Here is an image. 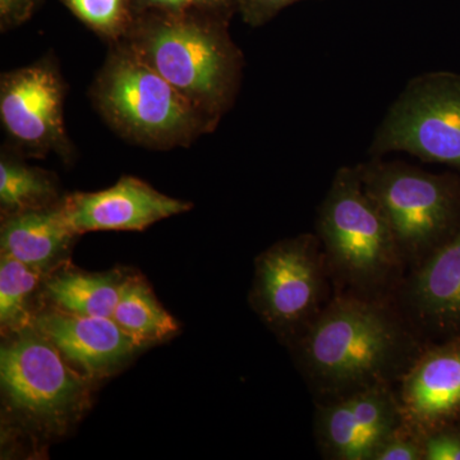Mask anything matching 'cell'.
<instances>
[{
    "mask_svg": "<svg viewBox=\"0 0 460 460\" xmlns=\"http://www.w3.org/2000/svg\"><path fill=\"white\" fill-rule=\"evenodd\" d=\"M407 335L384 308L337 299L308 325L302 359L314 383L335 398L385 384L407 353Z\"/></svg>",
    "mask_w": 460,
    "mask_h": 460,
    "instance_id": "6da1fadb",
    "label": "cell"
},
{
    "mask_svg": "<svg viewBox=\"0 0 460 460\" xmlns=\"http://www.w3.org/2000/svg\"><path fill=\"white\" fill-rule=\"evenodd\" d=\"M96 98L118 131L145 144H186L206 126L205 115L131 49L109 60Z\"/></svg>",
    "mask_w": 460,
    "mask_h": 460,
    "instance_id": "7a4b0ae2",
    "label": "cell"
},
{
    "mask_svg": "<svg viewBox=\"0 0 460 460\" xmlns=\"http://www.w3.org/2000/svg\"><path fill=\"white\" fill-rule=\"evenodd\" d=\"M319 233L330 262L353 286H383L402 261L394 235L363 186L359 168H343L335 175L321 208Z\"/></svg>",
    "mask_w": 460,
    "mask_h": 460,
    "instance_id": "3957f363",
    "label": "cell"
},
{
    "mask_svg": "<svg viewBox=\"0 0 460 460\" xmlns=\"http://www.w3.org/2000/svg\"><path fill=\"white\" fill-rule=\"evenodd\" d=\"M205 117L217 115L232 95L237 62L229 41L192 22L148 30L129 48Z\"/></svg>",
    "mask_w": 460,
    "mask_h": 460,
    "instance_id": "277c9868",
    "label": "cell"
},
{
    "mask_svg": "<svg viewBox=\"0 0 460 460\" xmlns=\"http://www.w3.org/2000/svg\"><path fill=\"white\" fill-rule=\"evenodd\" d=\"M359 169L363 186L389 224L402 259H426L447 241L456 213V196L447 181L395 163H372Z\"/></svg>",
    "mask_w": 460,
    "mask_h": 460,
    "instance_id": "5b68a950",
    "label": "cell"
},
{
    "mask_svg": "<svg viewBox=\"0 0 460 460\" xmlns=\"http://www.w3.org/2000/svg\"><path fill=\"white\" fill-rule=\"evenodd\" d=\"M13 334L0 352V378L8 402L44 428H65L86 404V381L33 326Z\"/></svg>",
    "mask_w": 460,
    "mask_h": 460,
    "instance_id": "8992f818",
    "label": "cell"
},
{
    "mask_svg": "<svg viewBox=\"0 0 460 460\" xmlns=\"http://www.w3.org/2000/svg\"><path fill=\"white\" fill-rule=\"evenodd\" d=\"M374 151H402L460 169L459 75H426L408 84L381 124Z\"/></svg>",
    "mask_w": 460,
    "mask_h": 460,
    "instance_id": "52a82bcc",
    "label": "cell"
},
{
    "mask_svg": "<svg viewBox=\"0 0 460 460\" xmlns=\"http://www.w3.org/2000/svg\"><path fill=\"white\" fill-rule=\"evenodd\" d=\"M323 262L316 239L279 242L257 259L253 301L272 328L290 334L316 319Z\"/></svg>",
    "mask_w": 460,
    "mask_h": 460,
    "instance_id": "ba28073f",
    "label": "cell"
},
{
    "mask_svg": "<svg viewBox=\"0 0 460 460\" xmlns=\"http://www.w3.org/2000/svg\"><path fill=\"white\" fill-rule=\"evenodd\" d=\"M316 423L321 447L330 458L374 460L405 420L398 399L385 384H378L321 408Z\"/></svg>",
    "mask_w": 460,
    "mask_h": 460,
    "instance_id": "9c48e42d",
    "label": "cell"
},
{
    "mask_svg": "<svg viewBox=\"0 0 460 460\" xmlns=\"http://www.w3.org/2000/svg\"><path fill=\"white\" fill-rule=\"evenodd\" d=\"M63 84L51 66L35 65L3 75L0 117L12 137L32 148L65 144Z\"/></svg>",
    "mask_w": 460,
    "mask_h": 460,
    "instance_id": "30bf717a",
    "label": "cell"
},
{
    "mask_svg": "<svg viewBox=\"0 0 460 460\" xmlns=\"http://www.w3.org/2000/svg\"><path fill=\"white\" fill-rule=\"evenodd\" d=\"M63 213L75 234L100 230H144L166 217L186 213L189 202L157 192L144 181L123 177L99 192L75 193Z\"/></svg>",
    "mask_w": 460,
    "mask_h": 460,
    "instance_id": "8fae6325",
    "label": "cell"
},
{
    "mask_svg": "<svg viewBox=\"0 0 460 460\" xmlns=\"http://www.w3.org/2000/svg\"><path fill=\"white\" fill-rule=\"evenodd\" d=\"M405 423L423 435L460 417V339L417 358L402 381L399 395Z\"/></svg>",
    "mask_w": 460,
    "mask_h": 460,
    "instance_id": "7c38bea8",
    "label": "cell"
},
{
    "mask_svg": "<svg viewBox=\"0 0 460 460\" xmlns=\"http://www.w3.org/2000/svg\"><path fill=\"white\" fill-rule=\"evenodd\" d=\"M33 328L91 376L113 371L138 348L111 317L83 316L57 308L36 316Z\"/></svg>",
    "mask_w": 460,
    "mask_h": 460,
    "instance_id": "4fadbf2b",
    "label": "cell"
},
{
    "mask_svg": "<svg viewBox=\"0 0 460 460\" xmlns=\"http://www.w3.org/2000/svg\"><path fill=\"white\" fill-rule=\"evenodd\" d=\"M408 292L420 319L438 329L460 330V229L420 263Z\"/></svg>",
    "mask_w": 460,
    "mask_h": 460,
    "instance_id": "5bb4252c",
    "label": "cell"
},
{
    "mask_svg": "<svg viewBox=\"0 0 460 460\" xmlns=\"http://www.w3.org/2000/svg\"><path fill=\"white\" fill-rule=\"evenodd\" d=\"M75 235L62 205L7 214L2 226V253L42 274L65 259Z\"/></svg>",
    "mask_w": 460,
    "mask_h": 460,
    "instance_id": "9a60e30c",
    "label": "cell"
},
{
    "mask_svg": "<svg viewBox=\"0 0 460 460\" xmlns=\"http://www.w3.org/2000/svg\"><path fill=\"white\" fill-rule=\"evenodd\" d=\"M126 278L120 272L66 270L51 275L48 296L59 310L83 316L113 317Z\"/></svg>",
    "mask_w": 460,
    "mask_h": 460,
    "instance_id": "2e32d148",
    "label": "cell"
},
{
    "mask_svg": "<svg viewBox=\"0 0 460 460\" xmlns=\"http://www.w3.org/2000/svg\"><path fill=\"white\" fill-rule=\"evenodd\" d=\"M138 347L155 343L178 332L177 321L157 302L140 277H127L111 317Z\"/></svg>",
    "mask_w": 460,
    "mask_h": 460,
    "instance_id": "e0dca14e",
    "label": "cell"
},
{
    "mask_svg": "<svg viewBox=\"0 0 460 460\" xmlns=\"http://www.w3.org/2000/svg\"><path fill=\"white\" fill-rule=\"evenodd\" d=\"M56 198V184L47 172L2 159L0 202L7 214L51 208Z\"/></svg>",
    "mask_w": 460,
    "mask_h": 460,
    "instance_id": "ac0fdd59",
    "label": "cell"
},
{
    "mask_svg": "<svg viewBox=\"0 0 460 460\" xmlns=\"http://www.w3.org/2000/svg\"><path fill=\"white\" fill-rule=\"evenodd\" d=\"M41 272L3 255L0 261V323L3 330L17 332L29 328L27 310L33 290L40 281Z\"/></svg>",
    "mask_w": 460,
    "mask_h": 460,
    "instance_id": "d6986e66",
    "label": "cell"
},
{
    "mask_svg": "<svg viewBox=\"0 0 460 460\" xmlns=\"http://www.w3.org/2000/svg\"><path fill=\"white\" fill-rule=\"evenodd\" d=\"M81 20L108 36L120 32L124 25V0H68Z\"/></svg>",
    "mask_w": 460,
    "mask_h": 460,
    "instance_id": "ffe728a7",
    "label": "cell"
},
{
    "mask_svg": "<svg viewBox=\"0 0 460 460\" xmlns=\"http://www.w3.org/2000/svg\"><path fill=\"white\" fill-rule=\"evenodd\" d=\"M423 459L420 435L405 423L390 436L380 447L374 460H420Z\"/></svg>",
    "mask_w": 460,
    "mask_h": 460,
    "instance_id": "44dd1931",
    "label": "cell"
},
{
    "mask_svg": "<svg viewBox=\"0 0 460 460\" xmlns=\"http://www.w3.org/2000/svg\"><path fill=\"white\" fill-rule=\"evenodd\" d=\"M423 459L460 460V434L447 428L420 435Z\"/></svg>",
    "mask_w": 460,
    "mask_h": 460,
    "instance_id": "7402d4cb",
    "label": "cell"
},
{
    "mask_svg": "<svg viewBox=\"0 0 460 460\" xmlns=\"http://www.w3.org/2000/svg\"><path fill=\"white\" fill-rule=\"evenodd\" d=\"M151 2L156 3L159 5H164V7L180 8L196 4V3L206 2V0H151Z\"/></svg>",
    "mask_w": 460,
    "mask_h": 460,
    "instance_id": "603a6c76",
    "label": "cell"
},
{
    "mask_svg": "<svg viewBox=\"0 0 460 460\" xmlns=\"http://www.w3.org/2000/svg\"><path fill=\"white\" fill-rule=\"evenodd\" d=\"M20 0H0V9H2L3 16H8L16 8Z\"/></svg>",
    "mask_w": 460,
    "mask_h": 460,
    "instance_id": "cb8c5ba5",
    "label": "cell"
},
{
    "mask_svg": "<svg viewBox=\"0 0 460 460\" xmlns=\"http://www.w3.org/2000/svg\"><path fill=\"white\" fill-rule=\"evenodd\" d=\"M260 3H265L268 5H280L283 3L290 2V0H257Z\"/></svg>",
    "mask_w": 460,
    "mask_h": 460,
    "instance_id": "d4e9b609",
    "label": "cell"
}]
</instances>
